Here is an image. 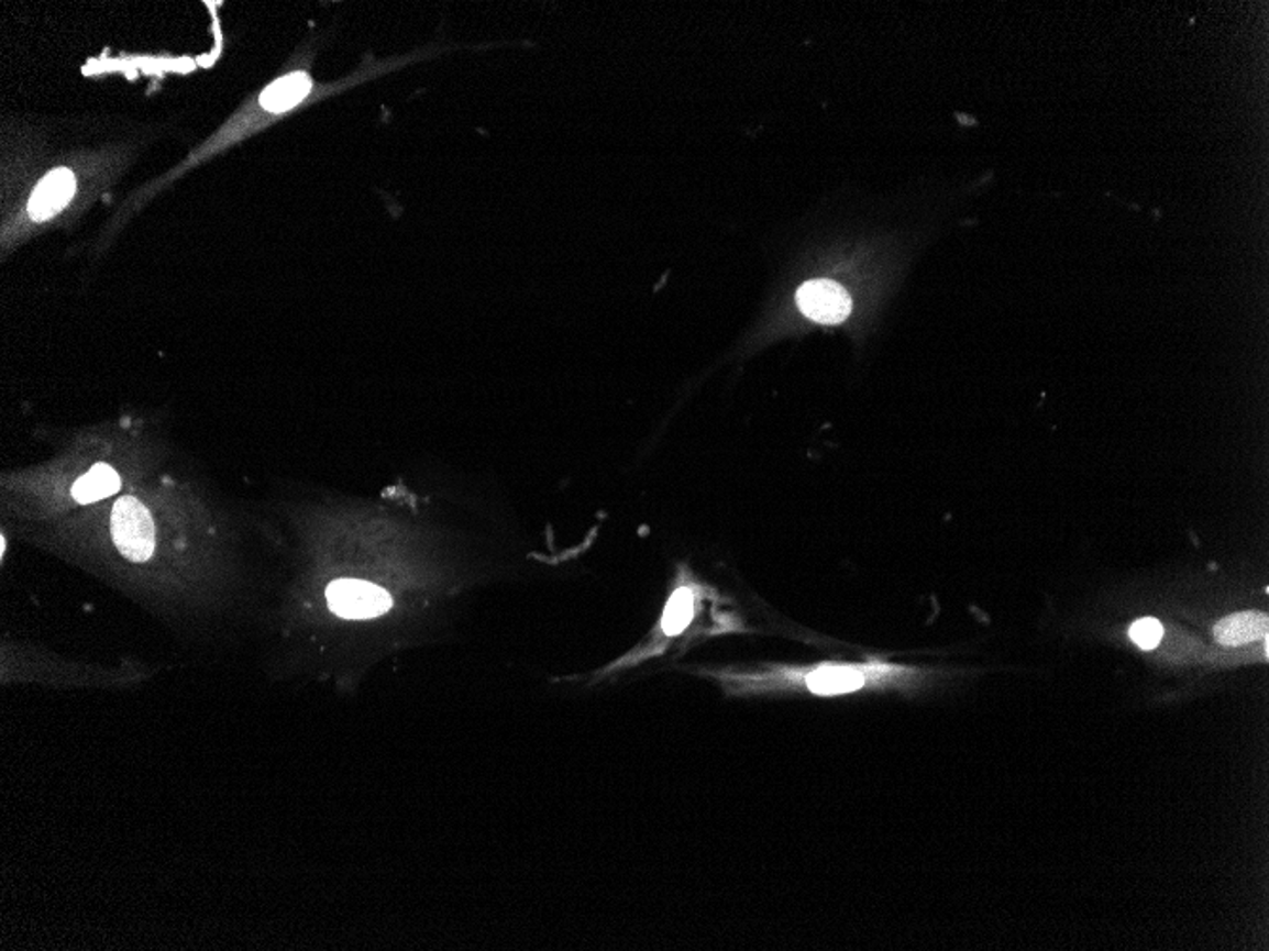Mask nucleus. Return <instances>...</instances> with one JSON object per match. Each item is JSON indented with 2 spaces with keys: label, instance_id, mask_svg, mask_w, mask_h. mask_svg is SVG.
I'll use <instances>...</instances> for the list:
<instances>
[{
  "label": "nucleus",
  "instance_id": "7",
  "mask_svg": "<svg viewBox=\"0 0 1269 951\" xmlns=\"http://www.w3.org/2000/svg\"><path fill=\"white\" fill-rule=\"evenodd\" d=\"M310 88H312V80L305 73H294L289 77L279 78L278 82H274L273 86H268L261 96V104L268 112H286L307 98Z\"/></svg>",
  "mask_w": 1269,
  "mask_h": 951
},
{
  "label": "nucleus",
  "instance_id": "5",
  "mask_svg": "<svg viewBox=\"0 0 1269 951\" xmlns=\"http://www.w3.org/2000/svg\"><path fill=\"white\" fill-rule=\"evenodd\" d=\"M75 195V177L69 169H56L44 179L31 196L29 213L35 221H44L64 209Z\"/></svg>",
  "mask_w": 1269,
  "mask_h": 951
},
{
  "label": "nucleus",
  "instance_id": "1",
  "mask_svg": "<svg viewBox=\"0 0 1269 951\" xmlns=\"http://www.w3.org/2000/svg\"><path fill=\"white\" fill-rule=\"evenodd\" d=\"M112 542L132 563H145L154 551V522L147 507L133 496H122L112 507Z\"/></svg>",
  "mask_w": 1269,
  "mask_h": 951
},
{
  "label": "nucleus",
  "instance_id": "6",
  "mask_svg": "<svg viewBox=\"0 0 1269 951\" xmlns=\"http://www.w3.org/2000/svg\"><path fill=\"white\" fill-rule=\"evenodd\" d=\"M1266 637H1268V616L1260 611L1234 613L1214 627V639L1218 640L1222 646H1243Z\"/></svg>",
  "mask_w": 1269,
  "mask_h": 951
},
{
  "label": "nucleus",
  "instance_id": "3",
  "mask_svg": "<svg viewBox=\"0 0 1269 951\" xmlns=\"http://www.w3.org/2000/svg\"><path fill=\"white\" fill-rule=\"evenodd\" d=\"M796 305L806 318L824 325L842 323L851 312L850 295L842 285L829 279L804 284L796 292Z\"/></svg>",
  "mask_w": 1269,
  "mask_h": 951
},
{
  "label": "nucleus",
  "instance_id": "9",
  "mask_svg": "<svg viewBox=\"0 0 1269 951\" xmlns=\"http://www.w3.org/2000/svg\"><path fill=\"white\" fill-rule=\"evenodd\" d=\"M694 616V593L691 589H678L665 606L662 627L665 634H678L691 623Z\"/></svg>",
  "mask_w": 1269,
  "mask_h": 951
},
{
  "label": "nucleus",
  "instance_id": "2",
  "mask_svg": "<svg viewBox=\"0 0 1269 951\" xmlns=\"http://www.w3.org/2000/svg\"><path fill=\"white\" fill-rule=\"evenodd\" d=\"M329 608L346 619L377 618L390 610L391 597L377 585L360 579H336L328 587Z\"/></svg>",
  "mask_w": 1269,
  "mask_h": 951
},
{
  "label": "nucleus",
  "instance_id": "10",
  "mask_svg": "<svg viewBox=\"0 0 1269 951\" xmlns=\"http://www.w3.org/2000/svg\"><path fill=\"white\" fill-rule=\"evenodd\" d=\"M1129 637L1138 648H1143V650H1154V648H1158L1159 642L1163 639V626L1159 623L1158 619H1138L1137 623L1130 626Z\"/></svg>",
  "mask_w": 1269,
  "mask_h": 951
},
{
  "label": "nucleus",
  "instance_id": "8",
  "mask_svg": "<svg viewBox=\"0 0 1269 951\" xmlns=\"http://www.w3.org/2000/svg\"><path fill=\"white\" fill-rule=\"evenodd\" d=\"M120 490L119 473L107 464H98L90 472L82 475L73 486V498L78 504H93V501L109 498Z\"/></svg>",
  "mask_w": 1269,
  "mask_h": 951
},
{
  "label": "nucleus",
  "instance_id": "4",
  "mask_svg": "<svg viewBox=\"0 0 1269 951\" xmlns=\"http://www.w3.org/2000/svg\"><path fill=\"white\" fill-rule=\"evenodd\" d=\"M892 673L890 667H880V665H872V667H848V665H825V667L816 668L806 676V686H808L812 694L817 695H840L848 694V692H856V689L865 686V682L871 676H879V674Z\"/></svg>",
  "mask_w": 1269,
  "mask_h": 951
}]
</instances>
